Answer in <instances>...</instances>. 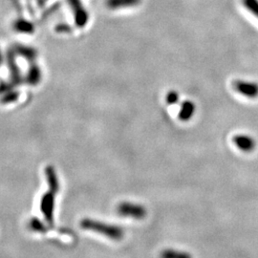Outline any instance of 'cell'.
<instances>
[{"mask_svg":"<svg viewBox=\"0 0 258 258\" xmlns=\"http://www.w3.org/2000/svg\"><path fill=\"white\" fill-rule=\"evenodd\" d=\"M232 86L236 92L239 93L249 99H255L258 97L257 83L237 80L233 83Z\"/></svg>","mask_w":258,"mask_h":258,"instance_id":"4","label":"cell"},{"mask_svg":"<svg viewBox=\"0 0 258 258\" xmlns=\"http://www.w3.org/2000/svg\"><path fill=\"white\" fill-rule=\"evenodd\" d=\"M69 2H70V5L72 6V8L74 10L75 19H76L77 24L79 26L83 27L86 24L87 19H88L86 11L83 9L80 0H69Z\"/></svg>","mask_w":258,"mask_h":258,"instance_id":"6","label":"cell"},{"mask_svg":"<svg viewBox=\"0 0 258 258\" xmlns=\"http://www.w3.org/2000/svg\"><path fill=\"white\" fill-rule=\"evenodd\" d=\"M178 94L174 91H170L166 95V102H168V104H174L178 102Z\"/></svg>","mask_w":258,"mask_h":258,"instance_id":"15","label":"cell"},{"mask_svg":"<svg viewBox=\"0 0 258 258\" xmlns=\"http://www.w3.org/2000/svg\"><path fill=\"white\" fill-rule=\"evenodd\" d=\"M45 175H46L47 183L49 184L50 191L57 194L59 189V183L58 179L55 173V168L53 166H48L45 168Z\"/></svg>","mask_w":258,"mask_h":258,"instance_id":"7","label":"cell"},{"mask_svg":"<svg viewBox=\"0 0 258 258\" xmlns=\"http://www.w3.org/2000/svg\"><path fill=\"white\" fill-rule=\"evenodd\" d=\"M141 0H106V5L110 9H122L138 5Z\"/></svg>","mask_w":258,"mask_h":258,"instance_id":"8","label":"cell"},{"mask_svg":"<svg viewBox=\"0 0 258 258\" xmlns=\"http://www.w3.org/2000/svg\"><path fill=\"white\" fill-rule=\"evenodd\" d=\"M81 227L84 230L99 232L111 239L120 240L123 236V231L120 227H118L116 225H109L106 223L96 221L89 218H85L82 220Z\"/></svg>","mask_w":258,"mask_h":258,"instance_id":"1","label":"cell"},{"mask_svg":"<svg viewBox=\"0 0 258 258\" xmlns=\"http://www.w3.org/2000/svg\"><path fill=\"white\" fill-rule=\"evenodd\" d=\"M2 62V54H1V51H0V64Z\"/></svg>","mask_w":258,"mask_h":258,"instance_id":"16","label":"cell"},{"mask_svg":"<svg viewBox=\"0 0 258 258\" xmlns=\"http://www.w3.org/2000/svg\"><path fill=\"white\" fill-rule=\"evenodd\" d=\"M195 111V105L190 101H185L182 103L181 110L179 112V119L183 121L190 120V118L194 116Z\"/></svg>","mask_w":258,"mask_h":258,"instance_id":"9","label":"cell"},{"mask_svg":"<svg viewBox=\"0 0 258 258\" xmlns=\"http://www.w3.org/2000/svg\"><path fill=\"white\" fill-rule=\"evenodd\" d=\"M234 145L243 152H251L255 148V141L248 135H236L233 138Z\"/></svg>","mask_w":258,"mask_h":258,"instance_id":"5","label":"cell"},{"mask_svg":"<svg viewBox=\"0 0 258 258\" xmlns=\"http://www.w3.org/2000/svg\"><path fill=\"white\" fill-rule=\"evenodd\" d=\"M117 212L124 217H132L134 219H143L147 215V210L144 206L138 204L122 202L117 207Z\"/></svg>","mask_w":258,"mask_h":258,"instance_id":"2","label":"cell"},{"mask_svg":"<svg viewBox=\"0 0 258 258\" xmlns=\"http://www.w3.org/2000/svg\"><path fill=\"white\" fill-rule=\"evenodd\" d=\"M40 210L43 213L46 221L52 224L54 220V210H55V194L48 191L44 194L40 201Z\"/></svg>","mask_w":258,"mask_h":258,"instance_id":"3","label":"cell"},{"mask_svg":"<svg viewBox=\"0 0 258 258\" xmlns=\"http://www.w3.org/2000/svg\"><path fill=\"white\" fill-rule=\"evenodd\" d=\"M16 28L17 30H19L20 32H31L32 31V25L27 22V21H23V20H19L16 23Z\"/></svg>","mask_w":258,"mask_h":258,"instance_id":"14","label":"cell"},{"mask_svg":"<svg viewBox=\"0 0 258 258\" xmlns=\"http://www.w3.org/2000/svg\"><path fill=\"white\" fill-rule=\"evenodd\" d=\"M161 258H192L191 255L184 251L175 249H165L161 252Z\"/></svg>","mask_w":258,"mask_h":258,"instance_id":"10","label":"cell"},{"mask_svg":"<svg viewBox=\"0 0 258 258\" xmlns=\"http://www.w3.org/2000/svg\"><path fill=\"white\" fill-rule=\"evenodd\" d=\"M243 5L258 19V0H242Z\"/></svg>","mask_w":258,"mask_h":258,"instance_id":"12","label":"cell"},{"mask_svg":"<svg viewBox=\"0 0 258 258\" xmlns=\"http://www.w3.org/2000/svg\"><path fill=\"white\" fill-rule=\"evenodd\" d=\"M29 227L31 228V230L34 231H38V232H44L46 231L45 226L42 224V222L38 220L37 218H32L31 221L29 223Z\"/></svg>","mask_w":258,"mask_h":258,"instance_id":"13","label":"cell"},{"mask_svg":"<svg viewBox=\"0 0 258 258\" xmlns=\"http://www.w3.org/2000/svg\"><path fill=\"white\" fill-rule=\"evenodd\" d=\"M41 79V73L39 68H37V66H33L28 73V83L31 84H37L40 82Z\"/></svg>","mask_w":258,"mask_h":258,"instance_id":"11","label":"cell"}]
</instances>
